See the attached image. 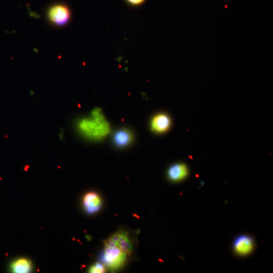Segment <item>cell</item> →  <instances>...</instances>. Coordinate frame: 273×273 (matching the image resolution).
<instances>
[{
    "instance_id": "6da1fadb",
    "label": "cell",
    "mask_w": 273,
    "mask_h": 273,
    "mask_svg": "<svg viewBox=\"0 0 273 273\" xmlns=\"http://www.w3.org/2000/svg\"><path fill=\"white\" fill-rule=\"evenodd\" d=\"M78 128L84 136L95 140L104 138L111 130L108 121L99 108L94 109L89 117L79 120Z\"/></svg>"
},
{
    "instance_id": "7a4b0ae2",
    "label": "cell",
    "mask_w": 273,
    "mask_h": 273,
    "mask_svg": "<svg viewBox=\"0 0 273 273\" xmlns=\"http://www.w3.org/2000/svg\"><path fill=\"white\" fill-rule=\"evenodd\" d=\"M46 18L52 25L63 27L70 22L72 18L71 10L67 5L63 2L55 3L48 8Z\"/></svg>"
},
{
    "instance_id": "3957f363",
    "label": "cell",
    "mask_w": 273,
    "mask_h": 273,
    "mask_svg": "<svg viewBox=\"0 0 273 273\" xmlns=\"http://www.w3.org/2000/svg\"><path fill=\"white\" fill-rule=\"evenodd\" d=\"M128 256L118 246L109 247L104 246V263L111 270H117L123 266Z\"/></svg>"
},
{
    "instance_id": "277c9868",
    "label": "cell",
    "mask_w": 273,
    "mask_h": 273,
    "mask_svg": "<svg viewBox=\"0 0 273 273\" xmlns=\"http://www.w3.org/2000/svg\"><path fill=\"white\" fill-rule=\"evenodd\" d=\"M255 242L250 236L242 235L235 238L233 242V249L235 253L241 256H246L254 251Z\"/></svg>"
},
{
    "instance_id": "5b68a950",
    "label": "cell",
    "mask_w": 273,
    "mask_h": 273,
    "mask_svg": "<svg viewBox=\"0 0 273 273\" xmlns=\"http://www.w3.org/2000/svg\"><path fill=\"white\" fill-rule=\"evenodd\" d=\"M172 120L167 114L161 113L155 115L151 121V129L154 132L162 134L169 130Z\"/></svg>"
},
{
    "instance_id": "8992f818",
    "label": "cell",
    "mask_w": 273,
    "mask_h": 273,
    "mask_svg": "<svg viewBox=\"0 0 273 273\" xmlns=\"http://www.w3.org/2000/svg\"><path fill=\"white\" fill-rule=\"evenodd\" d=\"M102 200L99 195L93 192L86 194L83 198V205L87 213L93 214L100 210Z\"/></svg>"
},
{
    "instance_id": "52a82bcc",
    "label": "cell",
    "mask_w": 273,
    "mask_h": 273,
    "mask_svg": "<svg viewBox=\"0 0 273 273\" xmlns=\"http://www.w3.org/2000/svg\"><path fill=\"white\" fill-rule=\"evenodd\" d=\"M116 241L120 249L128 255L133 250V244L128 234L125 231H118L110 236Z\"/></svg>"
},
{
    "instance_id": "ba28073f",
    "label": "cell",
    "mask_w": 273,
    "mask_h": 273,
    "mask_svg": "<svg viewBox=\"0 0 273 273\" xmlns=\"http://www.w3.org/2000/svg\"><path fill=\"white\" fill-rule=\"evenodd\" d=\"M133 140V135L128 129H121L114 133L113 142L119 148H124L130 145Z\"/></svg>"
},
{
    "instance_id": "9c48e42d",
    "label": "cell",
    "mask_w": 273,
    "mask_h": 273,
    "mask_svg": "<svg viewBox=\"0 0 273 273\" xmlns=\"http://www.w3.org/2000/svg\"><path fill=\"white\" fill-rule=\"evenodd\" d=\"M189 174V170L186 165L183 164H175L168 170V176L173 182H179L185 179Z\"/></svg>"
},
{
    "instance_id": "30bf717a",
    "label": "cell",
    "mask_w": 273,
    "mask_h": 273,
    "mask_svg": "<svg viewBox=\"0 0 273 273\" xmlns=\"http://www.w3.org/2000/svg\"><path fill=\"white\" fill-rule=\"evenodd\" d=\"M10 268L13 273H27L32 271V264L27 259L20 258L12 262Z\"/></svg>"
},
{
    "instance_id": "8fae6325",
    "label": "cell",
    "mask_w": 273,
    "mask_h": 273,
    "mask_svg": "<svg viewBox=\"0 0 273 273\" xmlns=\"http://www.w3.org/2000/svg\"><path fill=\"white\" fill-rule=\"evenodd\" d=\"M105 266L99 263H96L91 266L89 270V273H103L105 272Z\"/></svg>"
},
{
    "instance_id": "7c38bea8",
    "label": "cell",
    "mask_w": 273,
    "mask_h": 273,
    "mask_svg": "<svg viewBox=\"0 0 273 273\" xmlns=\"http://www.w3.org/2000/svg\"><path fill=\"white\" fill-rule=\"evenodd\" d=\"M145 1V0H127V1L133 5H139Z\"/></svg>"
},
{
    "instance_id": "4fadbf2b",
    "label": "cell",
    "mask_w": 273,
    "mask_h": 273,
    "mask_svg": "<svg viewBox=\"0 0 273 273\" xmlns=\"http://www.w3.org/2000/svg\"><path fill=\"white\" fill-rule=\"evenodd\" d=\"M59 138L61 140H63L64 139V138H65V136H64V133H60L59 134Z\"/></svg>"
}]
</instances>
